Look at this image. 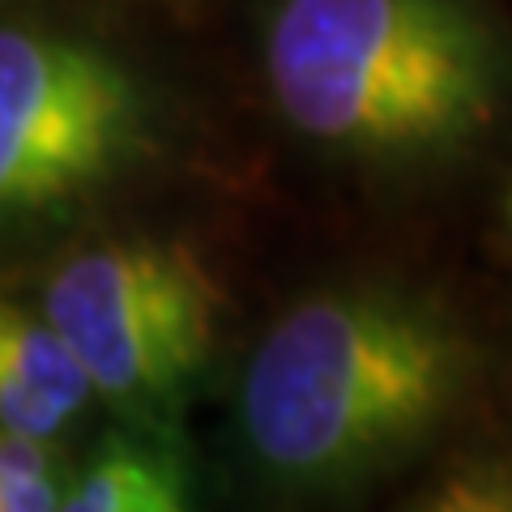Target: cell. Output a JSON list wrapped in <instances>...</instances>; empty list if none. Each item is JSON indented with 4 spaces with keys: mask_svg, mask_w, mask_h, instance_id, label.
Wrapping results in <instances>:
<instances>
[{
    "mask_svg": "<svg viewBox=\"0 0 512 512\" xmlns=\"http://www.w3.org/2000/svg\"><path fill=\"white\" fill-rule=\"evenodd\" d=\"M69 478L60 440L0 431V512H60Z\"/></svg>",
    "mask_w": 512,
    "mask_h": 512,
    "instance_id": "obj_7",
    "label": "cell"
},
{
    "mask_svg": "<svg viewBox=\"0 0 512 512\" xmlns=\"http://www.w3.org/2000/svg\"><path fill=\"white\" fill-rule=\"evenodd\" d=\"M146 103L103 47L9 22L0 30V201L64 205L137 154Z\"/></svg>",
    "mask_w": 512,
    "mask_h": 512,
    "instance_id": "obj_4",
    "label": "cell"
},
{
    "mask_svg": "<svg viewBox=\"0 0 512 512\" xmlns=\"http://www.w3.org/2000/svg\"><path fill=\"white\" fill-rule=\"evenodd\" d=\"M402 512H512V466L483 461L453 470Z\"/></svg>",
    "mask_w": 512,
    "mask_h": 512,
    "instance_id": "obj_8",
    "label": "cell"
},
{
    "mask_svg": "<svg viewBox=\"0 0 512 512\" xmlns=\"http://www.w3.org/2000/svg\"><path fill=\"white\" fill-rule=\"evenodd\" d=\"M474 346L457 320L393 286H333L286 308L239 380L252 470L329 500L393 470L461 406Z\"/></svg>",
    "mask_w": 512,
    "mask_h": 512,
    "instance_id": "obj_1",
    "label": "cell"
},
{
    "mask_svg": "<svg viewBox=\"0 0 512 512\" xmlns=\"http://www.w3.org/2000/svg\"><path fill=\"white\" fill-rule=\"evenodd\" d=\"M99 389L73 342L43 308H0V427L39 440H64Z\"/></svg>",
    "mask_w": 512,
    "mask_h": 512,
    "instance_id": "obj_5",
    "label": "cell"
},
{
    "mask_svg": "<svg viewBox=\"0 0 512 512\" xmlns=\"http://www.w3.org/2000/svg\"><path fill=\"white\" fill-rule=\"evenodd\" d=\"M508 47L474 0H274L265 82L312 146L372 167L453 158L495 124Z\"/></svg>",
    "mask_w": 512,
    "mask_h": 512,
    "instance_id": "obj_2",
    "label": "cell"
},
{
    "mask_svg": "<svg viewBox=\"0 0 512 512\" xmlns=\"http://www.w3.org/2000/svg\"><path fill=\"white\" fill-rule=\"evenodd\" d=\"M180 487H192L180 436L120 423L73 470L60 512H150Z\"/></svg>",
    "mask_w": 512,
    "mask_h": 512,
    "instance_id": "obj_6",
    "label": "cell"
},
{
    "mask_svg": "<svg viewBox=\"0 0 512 512\" xmlns=\"http://www.w3.org/2000/svg\"><path fill=\"white\" fill-rule=\"evenodd\" d=\"M39 308L73 342L120 423L175 436L222 308L197 256L163 239H107L47 274Z\"/></svg>",
    "mask_w": 512,
    "mask_h": 512,
    "instance_id": "obj_3",
    "label": "cell"
},
{
    "mask_svg": "<svg viewBox=\"0 0 512 512\" xmlns=\"http://www.w3.org/2000/svg\"><path fill=\"white\" fill-rule=\"evenodd\" d=\"M508 218H512V197H508Z\"/></svg>",
    "mask_w": 512,
    "mask_h": 512,
    "instance_id": "obj_10",
    "label": "cell"
},
{
    "mask_svg": "<svg viewBox=\"0 0 512 512\" xmlns=\"http://www.w3.org/2000/svg\"><path fill=\"white\" fill-rule=\"evenodd\" d=\"M150 512H197V491L192 487H180V491H171L167 500H158Z\"/></svg>",
    "mask_w": 512,
    "mask_h": 512,
    "instance_id": "obj_9",
    "label": "cell"
}]
</instances>
